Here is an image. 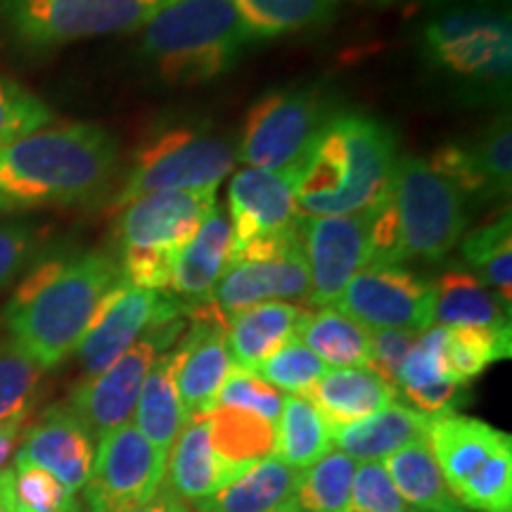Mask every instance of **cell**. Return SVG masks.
Listing matches in <instances>:
<instances>
[{
    "mask_svg": "<svg viewBox=\"0 0 512 512\" xmlns=\"http://www.w3.org/2000/svg\"><path fill=\"white\" fill-rule=\"evenodd\" d=\"M121 280L117 259L110 254L76 252L38 259L0 320L12 342L50 370L74 354L102 299Z\"/></svg>",
    "mask_w": 512,
    "mask_h": 512,
    "instance_id": "obj_1",
    "label": "cell"
},
{
    "mask_svg": "<svg viewBox=\"0 0 512 512\" xmlns=\"http://www.w3.org/2000/svg\"><path fill=\"white\" fill-rule=\"evenodd\" d=\"M119 143L95 124L38 128L0 150V197L10 209L95 200L117 174Z\"/></svg>",
    "mask_w": 512,
    "mask_h": 512,
    "instance_id": "obj_2",
    "label": "cell"
},
{
    "mask_svg": "<svg viewBox=\"0 0 512 512\" xmlns=\"http://www.w3.org/2000/svg\"><path fill=\"white\" fill-rule=\"evenodd\" d=\"M396 162L389 126L361 112L330 114L297 166L299 216H344L375 207L387 195Z\"/></svg>",
    "mask_w": 512,
    "mask_h": 512,
    "instance_id": "obj_3",
    "label": "cell"
},
{
    "mask_svg": "<svg viewBox=\"0 0 512 512\" xmlns=\"http://www.w3.org/2000/svg\"><path fill=\"white\" fill-rule=\"evenodd\" d=\"M373 214V261H441L467 228L465 195L427 159L401 157Z\"/></svg>",
    "mask_w": 512,
    "mask_h": 512,
    "instance_id": "obj_4",
    "label": "cell"
},
{
    "mask_svg": "<svg viewBox=\"0 0 512 512\" xmlns=\"http://www.w3.org/2000/svg\"><path fill=\"white\" fill-rule=\"evenodd\" d=\"M249 43L233 0H169L143 27L140 53L171 86L226 74Z\"/></svg>",
    "mask_w": 512,
    "mask_h": 512,
    "instance_id": "obj_5",
    "label": "cell"
},
{
    "mask_svg": "<svg viewBox=\"0 0 512 512\" xmlns=\"http://www.w3.org/2000/svg\"><path fill=\"white\" fill-rule=\"evenodd\" d=\"M214 209L216 188L150 192L124 204L114 221L124 283L166 292L178 254Z\"/></svg>",
    "mask_w": 512,
    "mask_h": 512,
    "instance_id": "obj_6",
    "label": "cell"
},
{
    "mask_svg": "<svg viewBox=\"0 0 512 512\" xmlns=\"http://www.w3.org/2000/svg\"><path fill=\"white\" fill-rule=\"evenodd\" d=\"M432 64L460 79L503 86L512 74V24L505 0H437L422 27Z\"/></svg>",
    "mask_w": 512,
    "mask_h": 512,
    "instance_id": "obj_7",
    "label": "cell"
},
{
    "mask_svg": "<svg viewBox=\"0 0 512 512\" xmlns=\"http://www.w3.org/2000/svg\"><path fill=\"white\" fill-rule=\"evenodd\" d=\"M235 162L238 152L228 140L200 128H166L136 152L112 211L117 214L124 204L150 192L219 188Z\"/></svg>",
    "mask_w": 512,
    "mask_h": 512,
    "instance_id": "obj_8",
    "label": "cell"
},
{
    "mask_svg": "<svg viewBox=\"0 0 512 512\" xmlns=\"http://www.w3.org/2000/svg\"><path fill=\"white\" fill-rule=\"evenodd\" d=\"M169 0H8L5 19L22 46L64 43L143 29Z\"/></svg>",
    "mask_w": 512,
    "mask_h": 512,
    "instance_id": "obj_9",
    "label": "cell"
},
{
    "mask_svg": "<svg viewBox=\"0 0 512 512\" xmlns=\"http://www.w3.org/2000/svg\"><path fill=\"white\" fill-rule=\"evenodd\" d=\"M309 292V266L297 228L294 233L259 240L233 254L214 287L211 302L230 318L268 302H306L309 306Z\"/></svg>",
    "mask_w": 512,
    "mask_h": 512,
    "instance_id": "obj_10",
    "label": "cell"
},
{
    "mask_svg": "<svg viewBox=\"0 0 512 512\" xmlns=\"http://www.w3.org/2000/svg\"><path fill=\"white\" fill-rule=\"evenodd\" d=\"M328 119V105L313 88L268 93L247 114L238 159L252 169H297Z\"/></svg>",
    "mask_w": 512,
    "mask_h": 512,
    "instance_id": "obj_11",
    "label": "cell"
},
{
    "mask_svg": "<svg viewBox=\"0 0 512 512\" xmlns=\"http://www.w3.org/2000/svg\"><path fill=\"white\" fill-rule=\"evenodd\" d=\"M181 332L183 316L159 320L105 373L76 384L69 394L67 406L72 408L93 439L100 441L105 434L133 418L147 373L162 356V351L181 337Z\"/></svg>",
    "mask_w": 512,
    "mask_h": 512,
    "instance_id": "obj_12",
    "label": "cell"
},
{
    "mask_svg": "<svg viewBox=\"0 0 512 512\" xmlns=\"http://www.w3.org/2000/svg\"><path fill=\"white\" fill-rule=\"evenodd\" d=\"M169 458L155 451L133 422L98 441L86 489L88 512H131L166 486Z\"/></svg>",
    "mask_w": 512,
    "mask_h": 512,
    "instance_id": "obj_13",
    "label": "cell"
},
{
    "mask_svg": "<svg viewBox=\"0 0 512 512\" xmlns=\"http://www.w3.org/2000/svg\"><path fill=\"white\" fill-rule=\"evenodd\" d=\"M332 306L368 330L425 332L434 325V283L403 264L370 261Z\"/></svg>",
    "mask_w": 512,
    "mask_h": 512,
    "instance_id": "obj_14",
    "label": "cell"
},
{
    "mask_svg": "<svg viewBox=\"0 0 512 512\" xmlns=\"http://www.w3.org/2000/svg\"><path fill=\"white\" fill-rule=\"evenodd\" d=\"M297 228L311 278L309 306H332L373 261V214L366 209L344 216H299Z\"/></svg>",
    "mask_w": 512,
    "mask_h": 512,
    "instance_id": "obj_15",
    "label": "cell"
},
{
    "mask_svg": "<svg viewBox=\"0 0 512 512\" xmlns=\"http://www.w3.org/2000/svg\"><path fill=\"white\" fill-rule=\"evenodd\" d=\"M185 313L188 309L171 294L143 290L121 280L102 299L91 328L74 351L83 380L105 373L159 320L178 318Z\"/></svg>",
    "mask_w": 512,
    "mask_h": 512,
    "instance_id": "obj_16",
    "label": "cell"
},
{
    "mask_svg": "<svg viewBox=\"0 0 512 512\" xmlns=\"http://www.w3.org/2000/svg\"><path fill=\"white\" fill-rule=\"evenodd\" d=\"M190 330L174 351V377L185 422L216 408V399L233 370L228 354V316L214 302L188 309Z\"/></svg>",
    "mask_w": 512,
    "mask_h": 512,
    "instance_id": "obj_17",
    "label": "cell"
},
{
    "mask_svg": "<svg viewBox=\"0 0 512 512\" xmlns=\"http://www.w3.org/2000/svg\"><path fill=\"white\" fill-rule=\"evenodd\" d=\"M297 169H240L228 188L233 254L259 240L280 238L299 226Z\"/></svg>",
    "mask_w": 512,
    "mask_h": 512,
    "instance_id": "obj_18",
    "label": "cell"
},
{
    "mask_svg": "<svg viewBox=\"0 0 512 512\" xmlns=\"http://www.w3.org/2000/svg\"><path fill=\"white\" fill-rule=\"evenodd\" d=\"M93 456V437L83 422L67 403H55L24 432L15 465L41 467L76 494L88 482Z\"/></svg>",
    "mask_w": 512,
    "mask_h": 512,
    "instance_id": "obj_19",
    "label": "cell"
},
{
    "mask_svg": "<svg viewBox=\"0 0 512 512\" xmlns=\"http://www.w3.org/2000/svg\"><path fill=\"white\" fill-rule=\"evenodd\" d=\"M233 261V230L228 214L216 207L188 245L178 254L166 294L185 309L211 302L216 283Z\"/></svg>",
    "mask_w": 512,
    "mask_h": 512,
    "instance_id": "obj_20",
    "label": "cell"
},
{
    "mask_svg": "<svg viewBox=\"0 0 512 512\" xmlns=\"http://www.w3.org/2000/svg\"><path fill=\"white\" fill-rule=\"evenodd\" d=\"M510 441V434L496 430L489 422L458 413L434 418L427 432V446L451 494H456L467 479L475 477L496 456L498 448Z\"/></svg>",
    "mask_w": 512,
    "mask_h": 512,
    "instance_id": "obj_21",
    "label": "cell"
},
{
    "mask_svg": "<svg viewBox=\"0 0 512 512\" xmlns=\"http://www.w3.org/2000/svg\"><path fill=\"white\" fill-rule=\"evenodd\" d=\"M309 306L268 302L245 309L228 320V354L235 368L254 370L297 337Z\"/></svg>",
    "mask_w": 512,
    "mask_h": 512,
    "instance_id": "obj_22",
    "label": "cell"
},
{
    "mask_svg": "<svg viewBox=\"0 0 512 512\" xmlns=\"http://www.w3.org/2000/svg\"><path fill=\"white\" fill-rule=\"evenodd\" d=\"M432 420L434 418H430V415L418 413L406 403L394 401L366 420L330 430L332 444H337L342 448V453H347L356 463L384 460L403 446L427 439Z\"/></svg>",
    "mask_w": 512,
    "mask_h": 512,
    "instance_id": "obj_23",
    "label": "cell"
},
{
    "mask_svg": "<svg viewBox=\"0 0 512 512\" xmlns=\"http://www.w3.org/2000/svg\"><path fill=\"white\" fill-rule=\"evenodd\" d=\"M396 394H399L396 387L384 382L373 370L335 368L320 377V382L306 396L328 422L330 430H335L382 411L396 401Z\"/></svg>",
    "mask_w": 512,
    "mask_h": 512,
    "instance_id": "obj_24",
    "label": "cell"
},
{
    "mask_svg": "<svg viewBox=\"0 0 512 512\" xmlns=\"http://www.w3.org/2000/svg\"><path fill=\"white\" fill-rule=\"evenodd\" d=\"M302 472L268 456L245 467L216 494L195 503L192 512H271L290 501Z\"/></svg>",
    "mask_w": 512,
    "mask_h": 512,
    "instance_id": "obj_25",
    "label": "cell"
},
{
    "mask_svg": "<svg viewBox=\"0 0 512 512\" xmlns=\"http://www.w3.org/2000/svg\"><path fill=\"white\" fill-rule=\"evenodd\" d=\"M166 477H169V489L188 505L204 501L233 479L214 453L209 422L204 415L185 422L169 453Z\"/></svg>",
    "mask_w": 512,
    "mask_h": 512,
    "instance_id": "obj_26",
    "label": "cell"
},
{
    "mask_svg": "<svg viewBox=\"0 0 512 512\" xmlns=\"http://www.w3.org/2000/svg\"><path fill=\"white\" fill-rule=\"evenodd\" d=\"M434 325L510 328V306L470 271H446L434 283Z\"/></svg>",
    "mask_w": 512,
    "mask_h": 512,
    "instance_id": "obj_27",
    "label": "cell"
},
{
    "mask_svg": "<svg viewBox=\"0 0 512 512\" xmlns=\"http://www.w3.org/2000/svg\"><path fill=\"white\" fill-rule=\"evenodd\" d=\"M133 425L150 446L169 458L178 434L185 427V413L174 377V351L162 354L147 373L140 389Z\"/></svg>",
    "mask_w": 512,
    "mask_h": 512,
    "instance_id": "obj_28",
    "label": "cell"
},
{
    "mask_svg": "<svg viewBox=\"0 0 512 512\" xmlns=\"http://www.w3.org/2000/svg\"><path fill=\"white\" fill-rule=\"evenodd\" d=\"M382 465L408 508L425 512H465L448 489L427 439L399 448L392 456L384 458Z\"/></svg>",
    "mask_w": 512,
    "mask_h": 512,
    "instance_id": "obj_29",
    "label": "cell"
},
{
    "mask_svg": "<svg viewBox=\"0 0 512 512\" xmlns=\"http://www.w3.org/2000/svg\"><path fill=\"white\" fill-rule=\"evenodd\" d=\"M214 453L230 477H238L249 465L273 456L275 422L238 408L216 406L204 415Z\"/></svg>",
    "mask_w": 512,
    "mask_h": 512,
    "instance_id": "obj_30",
    "label": "cell"
},
{
    "mask_svg": "<svg viewBox=\"0 0 512 512\" xmlns=\"http://www.w3.org/2000/svg\"><path fill=\"white\" fill-rule=\"evenodd\" d=\"M332 448V432L309 396L290 394L275 420L273 456L292 470H309Z\"/></svg>",
    "mask_w": 512,
    "mask_h": 512,
    "instance_id": "obj_31",
    "label": "cell"
},
{
    "mask_svg": "<svg viewBox=\"0 0 512 512\" xmlns=\"http://www.w3.org/2000/svg\"><path fill=\"white\" fill-rule=\"evenodd\" d=\"M304 342L328 368H366L370 330L344 316L335 306L309 311L297 330Z\"/></svg>",
    "mask_w": 512,
    "mask_h": 512,
    "instance_id": "obj_32",
    "label": "cell"
},
{
    "mask_svg": "<svg viewBox=\"0 0 512 512\" xmlns=\"http://www.w3.org/2000/svg\"><path fill=\"white\" fill-rule=\"evenodd\" d=\"M249 41L299 34L328 24L339 0H233Z\"/></svg>",
    "mask_w": 512,
    "mask_h": 512,
    "instance_id": "obj_33",
    "label": "cell"
},
{
    "mask_svg": "<svg viewBox=\"0 0 512 512\" xmlns=\"http://www.w3.org/2000/svg\"><path fill=\"white\" fill-rule=\"evenodd\" d=\"M463 259L505 306L512 302V221L505 211L496 221L472 230L463 240Z\"/></svg>",
    "mask_w": 512,
    "mask_h": 512,
    "instance_id": "obj_34",
    "label": "cell"
},
{
    "mask_svg": "<svg viewBox=\"0 0 512 512\" xmlns=\"http://www.w3.org/2000/svg\"><path fill=\"white\" fill-rule=\"evenodd\" d=\"M510 356L512 328H446V368L458 384Z\"/></svg>",
    "mask_w": 512,
    "mask_h": 512,
    "instance_id": "obj_35",
    "label": "cell"
},
{
    "mask_svg": "<svg viewBox=\"0 0 512 512\" xmlns=\"http://www.w3.org/2000/svg\"><path fill=\"white\" fill-rule=\"evenodd\" d=\"M356 460L342 451H330L302 472L292 501L299 512H349Z\"/></svg>",
    "mask_w": 512,
    "mask_h": 512,
    "instance_id": "obj_36",
    "label": "cell"
},
{
    "mask_svg": "<svg viewBox=\"0 0 512 512\" xmlns=\"http://www.w3.org/2000/svg\"><path fill=\"white\" fill-rule=\"evenodd\" d=\"M43 370L27 351L0 337V422L29 418L43 387Z\"/></svg>",
    "mask_w": 512,
    "mask_h": 512,
    "instance_id": "obj_37",
    "label": "cell"
},
{
    "mask_svg": "<svg viewBox=\"0 0 512 512\" xmlns=\"http://www.w3.org/2000/svg\"><path fill=\"white\" fill-rule=\"evenodd\" d=\"M328 370L330 368L304 342L294 337L283 349H278L271 358H266L254 370V375L271 384L278 392L306 396Z\"/></svg>",
    "mask_w": 512,
    "mask_h": 512,
    "instance_id": "obj_38",
    "label": "cell"
},
{
    "mask_svg": "<svg viewBox=\"0 0 512 512\" xmlns=\"http://www.w3.org/2000/svg\"><path fill=\"white\" fill-rule=\"evenodd\" d=\"M453 496L472 512H512V441Z\"/></svg>",
    "mask_w": 512,
    "mask_h": 512,
    "instance_id": "obj_39",
    "label": "cell"
},
{
    "mask_svg": "<svg viewBox=\"0 0 512 512\" xmlns=\"http://www.w3.org/2000/svg\"><path fill=\"white\" fill-rule=\"evenodd\" d=\"M470 147L484 176L489 200L508 197L512 188V128L508 114L491 121Z\"/></svg>",
    "mask_w": 512,
    "mask_h": 512,
    "instance_id": "obj_40",
    "label": "cell"
},
{
    "mask_svg": "<svg viewBox=\"0 0 512 512\" xmlns=\"http://www.w3.org/2000/svg\"><path fill=\"white\" fill-rule=\"evenodd\" d=\"M50 121L53 112L46 102L0 74V150L38 128H46Z\"/></svg>",
    "mask_w": 512,
    "mask_h": 512,
    "instance_id": "obj_41",
    "label": "cell"
},
{
    "mask_svg": "<svg viewBox=\"0 0 512 512\" xmlns=\"http://www.w3.org/2000/svg\"><path fill=\"white\" fill-rule=\"evenodd\" d=\"M444 380H453L446 368V328L432 325L420 332L411 354L403 361L399 377H396V392H415V389L432 387Z\"/></svg>",
    "mask_w": 512,
    "mask_h": 512,
    "instance_id": "obj_42",
    "label": "cell"
},
{
    "mask_svg": "<svg viewBox=\"0 0 512 512\" xmlns=\"http://www.w3.org/2000/svg\"><path fill=\"white\" fill-rule=\"evenodd\" d=\"M283 399V392H278V389L261 380V377H256L252 370L233 366L226 382H223L216 406L238 408V411L254 413L259 418L275 422L280 411H283Z\"/></svg>",
    "mask_w": 512,
    "mask_h": 512,
    "instance_id": "obj_43",
    "label": "cell"
},
{
    "mask_svg": "<svg viewBox=\"0 0 512 512\" xmlns=\"http://www.w3.org/2000/svg\"><path fill=\"white\" fill-rule=\"evenodd\" d=\"M15 512H72L76 498L53 475L34 465H15Z\"/></svg>",
    "mask_w": 512,
    "mask_h": 512,
    "instance_id": "obj_44",
    "label": "cell"
},
{
    "mask_svg": "<svg viewBox=\"0 0 512 512\" xmlns=\"http://www.w3.org/2000/svg\"><path fill=\"white\" fill-rule=\"evenodd\" d=\"M349 512H413L403 503L382 460L358 463L351 482Z\"/></svg>",
    "mask_w": 512,
    "mask_h": 512,
    "instance_id": "obj_45",
    "label": "cell"
},
{
    "mask_svg": "<svg viewBox=\"0 0 512 512\" xmlns=\"http://www.w3.org/2000/svg\"><path fill=\"white\" fill-rule=\"evenodd\" d=\"M43 240L46 235L34 223H0V290L36 264Z\"/></svg>",
    "mask_w": 512,
    "mask_h": 512,
    "instance_id": "obj_46",
    "label": "cell"
},
{
    "mask_svg": "<svg viewBox=\"0 0 512 512\" xmlns=\"http://www.w3.org/2000/svg\"><path fill=\"white\" fill-rule=\"evenodd\" d=\"M418 335L420 332L413 330H370L366 368L396 387V377Z\"/></svg>",
    "mask_w": 512,
    "mask_h": 512,
    "instance_id": "obj_47",
    "label": "cell"
},
{
    "mask_svg": "<svg viewBox=\"0 0 512 512\" xmlns=\"http://www.w3.org/2000/svg\"><path fill=\"white\" fill-rule=\"evenodd\" d=\"M27 420L29 418H12V420L0 422V470H3V465L8 463L12 448H15L17 439L22 437Z\"/></svg>",
    "mask_w": 512,
    "mask_h": 512,
    "instance_id": "obj_48",
    "label": "cell"
},
{
    "mask_svg": "<svg viewBox=\"0 0 512 512\" xmlns=\"http://www.w3.org/2000/svg\"><path fill=\"white\" fill-rule=\"evenodd\" d=\"M188 510H190V505L181 501V498H178L174 491L169 489V486H164V489L159 491V494L152 498L150 503H145L143 508H136L131 512H188Z\"/></svg>",
    "mask_w": 512,
    "mask_h": 512,
    "instance_id": "obj_49",
    "label": "cell"
},
{
    "mask_svg": "<svg viewBox=\"0 0 512 512\" xmlns=\"http://www.w3.org/2000/svg\"><path fill=\"white\" fill-rule=\"evenodd\" d=\"M0 512H15V470H0Z\"/></svg>",
    "mask_w": 512,
    "mask_h": 512,
    "instance_id": "obj_50",
    "label": "cell"
},
{
    "mask_svg": "<svg viewBox=\"0 0 512 512\" xmlns=\"http://www.w3.org/2000/svg\"><path fill=\"white\" fill-rule=\"evenodd\" d=\"M271 512H299V510H297V505H294V501L290 498V501L283 503V505H278V508L271 510Z\"/></svg>",
    "mask_w": 512,
    "mask_h": 512,
    "instance_id": "obj_51",
    "label": "cell"
},
{
    "mask_svg": "<svg viewBox=\"0 0 512 512\" xmlns=\"http://www.w3.org/2000/svg\"><path fill=\"white\" fill-rule=\"evenodd\" d=\"M5 211H12V209H10V204L0 197V214H5Z\"/></svg>",
    "mask_w": 512,
    "mask_h": 512,
    "instance_id": "obj_52",
    "label": "cell"
},
{
    "mask_svg": "<svg viewBox=\"0 0 512 512\" xmlns=\"http://www.w3.org/2000/svg\"><path fill=\"white\" fill-rule=\"evenodd\" d=\"M366 3H392V0H366Z\"/></svg>",
    "mask_w": 512,
    "mask_h": 512,
    "instance_id": "obj_53",
    "label": "cell"
},
{
    "mask_svg": "<svg viewBox=\"0 0 512 512\" xmlns=\"http://www.w3.org/2000/svg\"><path fill=\"white\" fill-rule=\"evenodd\" d=\"M72 512H86V510H81V508H79V505H76V508H74Z\"/></svg>",
    "mask_w": 512,
    "mask_h": 512,
    "instance_id": "obj_54",
    "label": "cell"
},
{
    "mask_svg": "<svg viewBox=\"0 0 512 512\" xmlns=\"http://www.w3.org/2000/svg\"><path fill=\"white\" fill-rule=\"evenodd\" d=\"M188 512H192V510H188Z\"/></svg>",
    "mask_w": 512,
    "mask_h": 512,
    "instance_id": "obj_55",
    "label": "cell"
}]
</instances>
